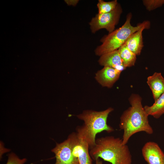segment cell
Wrapping results in <instances>:
<instances>
[{
    "mask_svg": "<svg viewBox=\"0 0 164 164\" xmlns=\"http://www.w3.org/2000/svg\"><path fill=\"white\" fill-rule=\"evenodd\" d=\"M143 108L149 116L151 115L156 119L160 118L164 114V93L152 105H145Z\"/></svg>",
    "mask_w": 164,
    "mask_h": 164,
    "instance_id": "cell-13",
    "label": "cell"
},
{
    "mask_svg": "<svg viewBox=\"0 0 164 164\" xmlns=\"http://www.w3.org/2000/svg\"><path fill=\"white\" fill-rule=\"evenodd\" d=\"M150 25L144 26L133 34L125 43L127 48L136 56L139 55L144 46L142 32L149 29Z\"/></svg>",
    "mask_w": 164,
    "mask_h": 164,
    "instance_id": "cell-11",
    "label": "cell"
},
{
    "mask_svg": "<svg viewBox=\"0 0 164 164\" xmlns=\"http://www.w3.org/2000/svg\"><path fill=\"white\" fill-rule=\"evenodd\" d=\"M96 164H102V162L99 159L96 161Z\"/></svg>",
    "mask_w": 164,
    "mask_h": 164,
    "instance_id": "cell-19",
    "label": "cell"
},
{
    "mask_svg": "<svg viewBox=\"0 0 164 164\" xmlns=\"http://www.w3.org/2000/svg\"><path fill=\"white\" fill-rule=\"evenodd\" d=\"M161 164H164V160Z\"/></svg>",
    "mask_w": 164,
    "mask_h": 164,
    "instance_id": "cell-20",
    "label": "cell"
},
{
    "mask_svg": "<svg viewBox=\"0 0 164 164\" xmlns=\"http://www.w3.org/2000/svg\"><path fill=\"white\" fill-rule=\"evenodd\" d=\"M121 72L112 67H104L96 73L95 78L102 86L111 88L118 80Z\"/></svg>",
    "mask_w": 164,
    "mask_h": 164,
    "instance_id": "cell-8",
    "label": "cell"
},
{
    "mask_svg": "<svg viewBox=\"0 0 164 164\" xmlns=\"http://www.w3.org/2000/svg\"><path fill=\"white\" fill-rule=\"evenodd\" d=\"M122 12L121 7L118 3L116 7L109 12L98 13L90 22L91 32L94 33L101 29H105L109 33L112 32L118 23Z\"/></svg>",
    "mask_w": 164,
    "mask_h": 164,
    "instance_id": "cell-6",
    "label": "cell"
},
{
    "mask_svg": "<svg viewBox=\"0 0 164 164\" xmlns=\"http://www.w3.org/2000/svg\"><path fill=\"white\" fill-rule=\"evenodd\" d=\"M118 50L123 65L126 68L134 66L136 60V55L129 50L125 44Z\"/></svg>",
    "mask_w": 164,
    "mask_h": 164,
    "instance_id": "cell-14",
    "label": "cell"
},
{
    "mask_svg": "<svg viewBox=\"0 0 164 164\" xmlns=\"http://www.w3.org/2000/svg\"><path fill=\"white\" fill-rule=\"evenodd\" d=\"M147 83L152 91L154 101H155L164 93V78L161 73L155 72L148 77Z\"/></svg>",
    "mask_w": 164,
    "mask_h": 164,
    "instance_id": "cell-12",
    "label": "cell"
},
{
    "mask_svg": "<svg viewBox=\"0 0 164 164\" xmlns=\"http://www.w3.org/2000/svg\"><path fill=\"white\" fill-rule=\"evenodd\" d=\"M8 156V160L6 164H24L27 160L25 158L20 159L13 152L9 154Z\"/></svg>",
    "mask_w": 164,
    "mask_h": 164,
    "instance_id": "cell-17",
    "label": "cell"
},
{
    "mask_svg": "<svg viewBox=\"0 0 164 164\" xmlns=\"http://www.w3.org/2000/svg\"><path fill=\"white\" fill-rule=\"evenodd\" d=\"M132 16L131 13H128L125 22L121 27L103 38L102 44L95 50L96 55L101 56L106 53L118 50L133 34L143 26L150 25L149 21L146 20L136 26H133L131 23Z\"/></svg>",
    "mask_w": 164,
    "mask_h": 164,
    "instance_id": "cell-4",
    "label": "cell"
},
{
    "mask_svg": "<svg viewBox=\"0 0 164 164\" xmlns=\"http://www.w3.org/2000/svg\"><path fill=\"white\" fill-rule=\"evenodd\" d=\"M99 64L104 67H108L122 72L126 69L118 50L109 52L101 56L98 60Z\"/></svg>",
    "mask_w": 164,
    "mask_h": 164,
    "instance_id": "cell-10",
    "label": "cell"
},
{
    "mask_svg": "<svg viewBox=\"0 0 164 164\" xmlns=\"http://www.w3.org/2000/svg\"><path fill=\"white\" fill-rule=\"evenodd\" d=\"M142 2L146 10L149 11L153 10L164 5V0H143Z\"/></svg>",
    "mask_w": 164,
    "mask_h": 164,
    "instance_id": "cell-16",
    "label": "cell"
},
{
    "mask_svg": "<svg viewBox=\"0 0 164 164\" xmlns=\"http://www.w3.org/2000/svg\"><path fill=\"white\" fill-rule=\"evenodd\" d=\"M90 149V156L95 161L101 158L111 164H132L129 148L119 138L110 136L98 138L95 145Z\"/></svg>",
    "mask_w": 164,
    "mask_h": 164,
    "instance_id": "cell-2",
    "label": "cell"
},
{
    "mask_svg": "<svg viewBox=\"0 0 164 164\" xmlns=\"http://www.w3.org/2000/svg\"><path fill=\"white\" fill-rule=\"evenodd\" d=\"M77 134L78 139L73 147V154L77 158L79 164H92L89 144L83 137Z\"/></svg>",
    "mask_w": 164,
    "mask_h": 164,
    "instance_id": "cell-9",
    "label": "cell"
},
{
    "mask_svg": "<svg viewBox=\"0 0 164 164\" xmlns=\"http://www.w3.org/2000/svg\"><path fill=\"white\" fill-rule=\"evenodd\" d=\"M128 100L131 106L121 114L119 125L120 129L123 131L122 139L125 145L132 135L138 132H143L149 135L153 133L149 122V115L142 106L141 96L132 94Z\"/></svg>",
    "mask_w": 164,
    "mask_h": 164,
    "instance_id": "cell-1",
    "label": "cell"
},
{
    "mask_svg": "<svg viewBox=\"0 0 164 164\" xmlns=\"http://www.w3.org/2000/svg\"><path fill=\"white\" fill-rule=\"evenodd\" d=\"M69 5H75L78 2V0H67L65 1Z\"/></svg>",
    "mask_w": 164,
    "mask_h": 164,
    "instance_id": "cell-18",
    "label": "cell"
},
{
    "mask_svg": "<svg viewBox=\"0 0 164 164\" xmlns=\"http://www.w3.org/2000/svg\"><path fill=\"white\" fill-rule=\"evenodd\" d=\"M142 153L148 164H161L164 160V153L156 143L148 142L143 146Z\"/></svg>",
    "mask_w": 164,
    "mask_h": 164,
    "instance_id": "cell-7",
    "label": "cell"
},
{
    "mask_svg": "<svg viewBox=\"0 0 164 164\" xmlns=\"http://www.w3.org/2000/svg\"><path fill=\"white\" fill-rule=\"evenodd\" d=\"M78 139L76 132H73L63 142L57 143L51 151L56 159L55 164H79L77 158L73 154V149Z\"/></svg>",
    "mask_w": 164,
    "mask_h": 164,
    "instance_id": "cell-5",
    "label": "cell"
},
{
    "mask_svg": "<svg viewBox=\"0 0 164 164\" xmlns=\"http://www.w3.org/2000/svg\"><path fill=\"white\" fill-rule=\"evenodd\" d=\"M118 3L117 0L109 2H105L99 0L97 6L98 9V13H105L113 10L117 7Z\"/></svg>",
    "mask_w": 164,
    "mask_h": 164,
    "instance_id": "cell-15",
    "label": "cell"
},
{
    "mask_svg": "<svg viewBox=\"0 0 164 164\" xmlns=\"http://www.w3.org/2000/svg\"><path fill=\"white\" fill-rule=\"evenodd\" d=\"M113 110L111 107L101 111L86 110L77 116L84 122L82 125L77 127V132L87 141L90 149L95 144L97 134L104 131L111 133L114 131L107 123L108 115Z\"/></svg>",
    "mask_w": 164,
    "mask_h": 164,
    "instance_id": "cell-3",
    "label": "cell"
}]
</instances>
